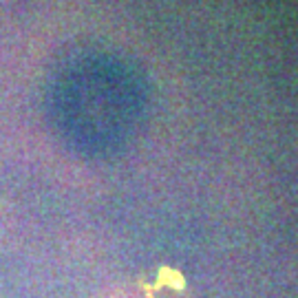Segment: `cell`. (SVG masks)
Returning a JSON list of instances; mask_svg holds the SVG:
<instances>
[{
	"mask_svg": "<svg viewBox=\"0 0 298 298\" xmlns=\"http://www.w3.org/2000/svg\"><path fill=\"white\" fill-rule=\"evenodd\" d=\"M104 298H188L179 280L157 276L153 280H137L111 292Z\"/></svg>",
	"mask_w": 298,
	"mask_h": 298,
	"instance_id": "6da1fadb",
	"label": "cell"
}]
</instances>
